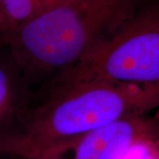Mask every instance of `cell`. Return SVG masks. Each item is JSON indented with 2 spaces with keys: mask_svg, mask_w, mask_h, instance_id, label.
Here are the masks:
<instances>
[{
  "mask_svg": "<svg viewBox=\"0 0 159 159\" xmlns=\"http://www.w3.org/2000/svg\"><path fill=\"white\" fill-rule=\"evenodd\" d=\"M158 104L159 85L88 81L37 91L19 130L0 143V155L58 159L94 129Z\"/></svg>",
  "mask_w": 159,
  "mask_h": 159,
  "instance_id": "obj_1",
  "label": "cell"
},
{
  "mask_svg": "<svg viewBox=\"0 0 159 159\" xmlns=\"http://www.w3.org/2000/svg\"><path fill=\"white\" fill-rule=\"evenodd\" d=\"M88 81L159 85L157 9L138 11L110 38L38 90Z\"/></svg>",
  "mask_w": 159,
  "mask_h": 159,
  "instance_id": "obj_3",
  "label": "cell"
},
{
  "mask_svg": "<svg viewBox=\"0 0 159 159\" xmlns=\"http://www.w3.org/2000/svg\"><path fill=\"white\" fill-rule=\"evenodd\" d=\"M58 159H60V158H58Z\"/></svg>",
  "mask_w": 159,
  "mask_h": 159,
  "instance_id": "obj_8",
  "label": "cell"
},
{
  "mask_svg": "<svg viewBox=\"0 0 159 159\" xmlns=\"http://www.w3.org/2000/svg\"><path fill=\"white\" fill-rule=\"evenodd\" d=\"M157 129V120L147 114L117 119L82 137L74 159H125L135 146L154 142Z\"/></svg>",
  "mask_w": 159,
  "mask_h": 159,
  "instance_id": "obj_4",
  "label": "cell"
},
{
  "mask_svg": "<svg viewBox=\"0 0 159 159\" xmlns=\"http://www.w3.org/2000/svg\"><path fill=\"white\" fill-rule=\"evenodd\" d=\"M5 1H7V0H0V4L3 3V2H5Z\"/></svg>",
  "mask_w": 159,
  "mask_h": 159,
  "instance_id": "obj_7",
  "label": "cell"
},
{
  "mask_svg": "<svg viewBox=\"0 0 159 159\" xmlns=\"http://www.w3.org/2000/svg\"><path fill=\"white\" fill-rule=\"evenodd\" d=\"M137 6V0H61L16 29L8 48L34 92L115 34Z\"/></svg>",
  "mask_w": 159,
  "mask_h": 159,
  "instance_id": "obj_2",
  "label": "cell"
},
{
  "mask_svg": "<svg viewBox=\"0 0 159 159\" xmlns=\"http://www.w3.org/2000/svg\"><path fill=\"white\" fill-rule=\"evenodd\" d=\"M34 96L9 48L0 49V143L19 130Z\"/></svg>",
  "mask_w": 159,
  "mask_h": 159,
  "instance_id": "obj_5",
  "label": "cell"
},
{
  "mask_svg": "<svg viewBox=\"0 0 159 159\" xmlns=\"http://www.w3.org/2000/svg\"><path fill=\"white\" fill-rule=\"evenodd\" d=\"M11 36V31L0 11V49L8 47Z\"/></svg>",
  "mask_w": 159,
  "mask_h": 159,
  "instance_id": "obj_6",
  "label": "cell"
}]
</instances>
